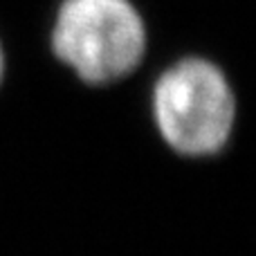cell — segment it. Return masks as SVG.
Here are the masks:
<instances>
[{
	"mask_svg": "<svg viewBox=\"0 0 256 256\" xmlns=\"http://www.w3.org/2000/svg\"><path fill=\"white\" fill-rule=\"evenodd\" d=\"M150 122L178 155L212 158L230 146L236 94L222 68L202 54H182L150 79Z\"/></svg>",
	"mask_w": 256,
	"mask_h": 256,
	"instance_id": "1",
	"label": "cell"
},
{
	"mask_svg": "<svg viewBox=\"0 0 256 256\" xmlns=\"http://www.w3.org/2000/svg\"><path fill=\"white\" fill-rule=\"evenodd\" d=\"M50 50L84 84L128 74L146 48V30L130 0H58Z\"/></svg>",
	"mask_w": 256,
	"mask_h": 256,
	"instance_id": "2",
	"label": "cell"
},
{
	"mask_svg": "<svg viewBox=\"0 0 256 256\" xmlns=\"http://www.w3.org/2000/svg\"><path fill=\"white\" fill-rule=\"evenodd\" d=\"M0 76H2V50H0Z\"/></svg>",
	"mask_w": 256,
	"mask_h": 256,
	"instance_id": "3",
	"label": "cell"
}]
</instances>
